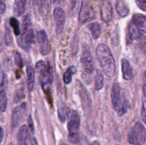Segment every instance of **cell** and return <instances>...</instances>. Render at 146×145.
Instances as JSON below:
<instances>
[{
    "mask_svg": "<svg viewBox=\"0 0 146 145\" xmlns=\"http://www.w3.org/2000/svg\"><path fill=\"white\" fill-rule=\"evenodd\" d=\"M100 11H101V19L105 23L111 22V20L113 19V7L111 2L108 1H104L101 6Z\"/></svg>",
    "mask_w": 146,
    "mask_h": 145,
    "instance_id": "cell-13",
    "label": "cell"
},
{
    "mask_svg": "<svg viewBox=\"0 0 146 145\" xmlns=\"http://www.w3.org/2000/svg\"><path fill=\"white\" fill-rule=\"evenodd\" d=\"M54 18L55 21V31L57 34L62 33L66 21V14L61 7H56L54 10Z\"/></svg>",
    "mask_w": 146,
    "mask_h": 145,
    "instance_id": "cell-10",
    "label": "cell"
},
{
    "mask_svg": "<svg viewBox=\"0 0 146 145\" xmlns=\"http://www.w3.org/2000/svg\"><path fill=\"white\" fill-rule=\"evenodd\" d=\"M115 10L118 15L122 18H125L129 14L130 9L123 0H118L115 4Z\"/></svg>",
    "mask_w": 146,
    "mask_h": 145,
    "instance_id": "cell-19",
    "label": "cell"
},
{
    "mask_svg": "<svg viewBox=\"0 0 146 145\" xmlns=\"http://www.w3.org/2000/svg\"><path fill=\"white\" fill-rule=\"evenodd\" d=\"M0 70H1V63H0Z\"/></svg>",
    "mask_w": 146,
    "mask_h": 145,
    "instance_id": "cell-44",
    "label": "cell"
},
{
    "mask_svg": "<svg viewBox=\"0 0 146 145\" xmlns=\"http://www.w3.org/2000/svg\"><path fill=\"white\" fill-rule=\"evenodd\" d=\"M14 61H15V64L17 66L20 67V68L23 66L22 58H21V54L19 52H16L14 54Z\"/></svg>",
    "mask_w": 146,
    "mask_h": 145,
    "instance_id": "cell-32",
    "label": "cell"
},
{
    "mask_svg": "<svg viewBox=\"0 0 146 145\" xmlns=\"http://www.w3.org/2000/svg\"><path fill=\"white\" fill-rule=\"evenodd\" d=\"M137 5L142 11H146V0H135Z\"/></svg>",
    "mask_w": 146,
    "mask_h": 145,
    "instance_id": "cell-33",
    "label": "cell"
},
{
    "mask_svg": "<svg viewBox=\"0 0 146 145\" xmlns=\"http://www.w3.org/2000/svg\"><path fill=\"white\" fill-rule=\"evenodd\" d=\"M95 11L90 4L83 1L78 14V21L81 24H85L95 18Z\"/></svg>",
    "mask_w": 146,
    "mask_h": 145,
    "instance_id": "cell-9",
    "label": "cell"
},
{
    "mask_svg": "<svg viewBox=\"0 0 146 145\" xmlns=\"http://www.w3.org/2000/svg\"><path fill=\"white\" fill-rule=\"evenodd\" d=\"M31 18H30L29 15H26L23 18L22 24H21V28H20V31H21L20 34L26 32L27 30L29 29V27L31 26Z\"/></svg>",
    "mask_w": 146,
    "mask_h": 145,
    "instance_id": "cell-26",
    "label": "cell"
},
{
    "mask_svg": "<svg viewBox=\"0 0 146 145\" xmlns=\"http://www.w3.org/2000/svg\"><path fill=\"white\" fill-rule=\"evenodd\" d=\"M88 29L90 30L94 39H98L101 34V25L98 22H94L88 26Z\"/></svg>",
    "mask_w": 146,
    "mask_h": 145,
    "instance_id": "cell-21",
    "label": "cell"
},
{
    "mask_svg": "<svg viewBox=\"0 0 146 145\" xmlns=\"http://www.w3.org/2000/svg\"><path fill=\"white\" fill-rule=\"evenodd\" d=\"M27 0H14L13 4V13L16 16H21L25 12Z\"/></svg>",
    "mask_w": 146,
    "mask_h": 145,
    "instance_id": "cell-18",
    "label": "cell"
},
{
    "mask_svg": "<svg viewBox=\"0 0 146 145\" xmlns=\"http://www.w3.org/2000/svg\"><path fill=\"white\" fill-rule=\"evenodd\" d=\"M145 28H142L139 26L136 25L131 21L128 24V34H127V44H132L134 40L139 39L142 37H145Z\"/></svg>",
    "mask_w": 146,
    "mask_h": 145,
    "instance_id": "cell-7",
    "label": "cell"
},
{
    "mask_svg": "<svg viewBox=\"0 0 146 145\" xmlns=\"http://www.w3.org/2000/svg\"><path fill=\"white\" fill-rule=\"evenodd\" d=\"M27 105L26 102H22L19 105L14 108L11 114V125L14 128L17 127L21 122H22L27 113Z\"/></svg>",
    "mask_w": 146,
    "mask_h": 145,
    "instance_id": "cell-8",
    "label": "cell"
},
{
    "mask_svg": "<svg viewBox=\"0 0 146 145\" xmlns=\"http://www.w3.org/2000/svg\"><path fill=\"white\" fill-rule=\"evenodd\" d=\"M27 88L29 91L31 92L34 89V82H35V71L31 66H28L27 68Z\"/></svg>",
    "mask_w": 146,
    "mask_h": 145,
    "instance_id": "cell-20",
    "label": "cell"
},
{
    "mask_svg": "<svg viewBox=\"0 0 146 145\" xmlns=\"http://www.w3.org/2000/svg\"><path fill=\"white\" fill-rule=\"evenodd\" d=\"M36 68L38 73L40 82L42 85L43 90L49 91V85L52 83L54 79L53 68L49 62L46 63L44 61H39L36 64Z\"/></svg>",
    "mask_w": 146,
    "mask_h": 145,
    "instance_id": "cell-2",
    "label": "cell"
},
{
    "mask_svg": "<svg viewBox=\"0 0 146 145\" xmlns=\"http://www.w3.org/2000/svg\"><path fill=\"white\" fill-rule=\"evenodd\" d=\"M96 53L104 73L108 78H113L115 73V62L109 47L106 44H98Z\"/></svg>",
    "mask_w": 146,
    "mask_h": 145,
    "instance_id": "cell-1",
    "label": "cell"
},
{
    "mask_svg": "<svg viewBox=\"0 0 146 145\" xmlns=\"http://www.w3.org/2000/svg\"><path fill=\"white\" fill-rule=\"evenodd\" d=\"M3 138H4V130H3L2 127L0 126V143L2 142Z\"/></svg>",
    "mask_w": 146,
    "mask_h": 145,
    "instance_id": "cell-39",
    "label": "cell"
},
{
    "mask_svg": "<svg viewBox=\"0 0 146 145\" xmlns=\"http://www.w3.org/2000/svg\"><path fill=\"white\" fill-rule=\"evenodd\" d=\"M129 107H130L129 101H128L127 99H125V101H124L123 104L122 106H121V107L120 108L119 110L117 112L118 116H119V117L123 116V115H125V114L127 112H128Z\"/></svg>",
    "mask_w": 146,
    "mask_h": 145,
    "instance_id": "cell-30",
    "label": "cell"
},
{
    "mask_svg": "<svg viewBox=\"0 0 146 145\" xmlns=\"http://www.w3.org/2000/svg\"><path fill=\"white\" fill-rule=\"evenodd\" d=\"M77 87H78V94L81 99L83 109L85 111H88L91 107V100H90L89 95H88L86 88L81 85L79 81H77Z\"/></svg>",
    "mask_w": 146,
    "mask_h": 145,
    "instance_id": "cell-14",
    "label": "cell"
},
{
    "mask_svg": "<svg viewBox=\"0 0 146 145\" xmlns=\"http://www.w3.org/2000/svg\"><path fill=\"white\" fill-rule=\"evenodd\" d=\"M111 98L113 107L116 112H118L125 100L123 95L122 88L118 83L115 82L113 85L112 89H111Z\"/></svg>",
    "mask_w": 146,
    "mask_h": 145,
    "instance_id": "cell-6",
    "label": "cell"
},
{
    "mask_svg": "<svg viewBox=\"0 0 146 145\" xmlns=\"http://www.w3.org/2000/svg\"><path fill=\"white\" fill-rule=\"evenodd\" d=\"M31 145H38L36 139L34 136H32V137L31 138Z\"/></svg>",
    "mask_w": 146,
    "mask_h": 145,
    "instance_id": "cell-38",
    "label": "cell"
},
{
    "mask_svg": "<svg viewBox=\"0 0 146 145\" xmlns=\"http://www.w3.org/2000/svg\"><path fill=\"white\" fill-rule=\"evenodd\" d=\"M141 116H142V119L144 122H145V118H146V110H145V101L143 102L142 105V109H141Z\"/></svg>",
    "mask_w": 146,
    "mask_h": 145,
    "instance_id": "cell-35",
    "label": "cell"
},
{
    "mask_svg": "<svg viewBox=\"0 0 146 145\" xmlns=\"http://www.w3.org/2000/svg\"><path fill=\"white\" fill-rule=\"evenodd\" d=\"M78 3V0H70V9L71 10L74 11V9L76 8Z\"/></svg>",
    "mask_w": 146,
    "mask_h": 145,
    "instance_id": "cell-37",
    "label": "cell"
},
{
    "mask_svg": "<svg viewBox=\"0 0 146 145\" xmlns=\"http://www.w3.org/2000/svg\"><path fill=\"white\" fill-rule=\"evenodd\" d=\"M81 63L86 73L92 74L94 71V65L93 62V56L89 47L87 45L83 46L82 55L81 57Z\"/></svg>",
    "mask_w": 146,
    "mask_h": 145,
    "instance_id": "cell-5",
    "label": "cell"
},
{
    "mask_svg": "<svg viewBox=\"0 0 146 145\" xmlns=\"http://www.w3.org/2000/svg\"><path fill=\"white\" fill-rule=\"evenodd\" d=\"M4 42L7 46H11L13 44V38L11 35V29L7 25H6L5 28V35H4Z\"/></svg>",
    "mask_w": 146,
    "mask_h": 145,
    "instance_id": "cell-27",
    "label": "cell"
},
{
    "mask_svg": "<svg viewBox=\"0 0 146 145\" xmlns=\"http://www.w3.org/2000/svg\"><path fill=\"white\" fill-rule=\"evenodd\" d=\"M28 124H29V127L30 130H31V132L34 134V132H35V128H34V122H33L32 117H31V115H30L28 117Z\"/></svg>",
    "mask_w": 146,
    "mask_h": 145,
    "instance_id": "cell-34",
    "label": "cell"
},
{
    "mask_svg": "<svg viewBox=\"0 0 146 145\" xmlns=\"http://www.w3.org/2000/svg\"><path fill=\"white\" fill-rule=\"evenodd\" d=\"M58 115L60 121L65 122L66 119V107L62 101H58Z\"/></svg>",
    "mask_w": 146,
    "mask_h": 145,
    "instance_id": "cell-24",
    "label": "cell"
},
{
    "mask_svg": "<svg viewBox=\"0 0 146 145\" xmlns=\"http://www.w3.org/2000/svg\"><path fill=\"white\" fill-rule=\"evenodd\" d=\"M104 78L102 72L99 70H97L96 75L95 77V89L96 90H100L104 87Z\"/></svg>",
    "mask_w": 146,
    "mask_h": 145,
    "instance_id": "cell-25",
    "label": "cell"
},
{
    "mask_svg": "<svg viewBox=\"0 0 146 145\" xmlns=\"http://www.w3.org/2000/svg\"><path fill=\"white\" fill-rule=\"evenodd\" d=\"M77 70L75 66H70L67 68L64 75V81L66 84H70L72 81V76L76 72Z\"/></svg>",
    "mask_w": 146,
    "mask_h": 145,
    "instance_id": "cell-23",
    "label": "cell"
},
{
    "mask_svg": "<svg viewBox=\"0 0 146 145\" xmlns=\"http://www.w3.org/2000/svg\"><path fill=\"white\" fill-rule=\"evenodd\" d=\"M37 39L39 44L40 52L43 55H46L51 51V45L48 41V36L44 30H41L37 34Z\"/></svg>",
    "mask_w": 146,
    "mask_h": 145,
    "instance_id": "cell-12",
    "label": "cell"
},
{
    "mask_svg": "<svg viewBox=\"0 0 146 145\" xmlns=\"http://www.w3.org/2000/svg\"><path fill=\"white\" fill-rule=\"evenodd\" d=\"M7 96L5 91L0 93V111L4 112L7 108Z\"/></svg>",
    "mask_w": 146,
    "mask_h": 145,
    "instance_id": "cell-28",
    "label": "cell"
},
{
    "mask_svg": "<svg viewBox=\"0 0 146 145\" xmlns=\"http://www.w3.org/2000/svg\"><path fill=\"white\" fill-rule=\"evenodd\" d=\"M121 68H122L123 78L125 80H130L133 76V68L130 64L129 61L125 58L121 60Z\"/></svg>",
    "mask_w": 146,
    "mask_h": 145,
    "instance_id": "cell-16",
    "label": "cell"
},
{
    "mask_svg": "<svg viewBox=\"0 0 146 145\" xmlns=\"http://www.w3.org/2000/svg\"><path fill=\"white\" fill-rule=\"evenodd\" d=\"M8 145H14V144H13V143H11H11H9V144Z\"/></svg>",
    "mask_w": 146,
    "mask_h": 145,
    "instance_id": "cell-43",
    "label": "cell"
},
{
    "mask_svg": "<svg viewBox=\"0 0 146 145\" xmlns=\"http://www.w3.org/2000/svg\"><path fill=\"white\" fill-rule=\"evenodd\" d=\"M29 129L27 125H22L17 134V145H28Z\"/></svg>",
    "mask_w": 146,
    "mask_h": 145,
    "instance_id": "cell-17",
    "label": "cell"
},
{
    "mask_svg": "<svg viewBox=\"0 0 146 145\" xmlns=\"http://www.w3.org/2000/svg\"><path fill=\"white\" fill-rule=\"evenodd\" d=\"M89 145H100L99 142H97V141H94V142H93L92 143L90 144Z\"/></svg>",
    "mask_w": 146,
    "mask_h": 145,
    "instance_id": "cell-40",
    "label": "cell"
},
{
    "mask_svg": "<svg viewBox=\"0 0 146 145\" xmlns=\"http://www.w3.org/2000/svg\"><path fill=\"white\" fill-rule=\"evenodd\" d=\"M6 9H7V7H6L4 0H0V14H4L6 11Z\"/></svg>",
    "mask_w": 146,
    "mask_h": 145,
    "instance_id": "cell-36",
    "label": "cell"
},
{
    "mask_svg": "<svg viewBox=\"0 0 146 145\" xmlns=\"http://www.w3.org/2000/svg\"><path fill=\"white\" fill-rule=\"evenodd\" d=\"M7 84H8V80H7V75L2 73L1 80H0V93L5 91L7 87Z\"/></svg>",
    "mask_w": 146,
    "mask_h": 145,
    "instance_id": "cell-31",
    "label": "cell"
},
{
    "mask_svg": "<svg viewBox=\"0 0 146 145\" xmlns=\"http://www.w3.org/2000/svg\"><path fill=\"white\" fill-rule=\"evenodd\" d=\"M60 145H68V144H66V143H62V144H61Z\"/></svg>",
    "mask_w": 146,
    "mask_h": 145,
    "instance_id": "cell-42",
    "label": "cell"
},
{
    "mask_svg": "<svg viewBox=\"0 0 146 145\" xmlns=\"http://www.w3.org/2000/svg\"><path fill=\"white\" fill-rule=\"evenodd\" d=\"M131 21L134 23L136 25L142 27V28H145V22H146V18L145 16L141 14H133L132 17Z\"/></svg>",
    "mask_w": 146,
    "mask_h": 145,
    "instance_id": "cell-22",
    "label": "cell"
},
{
    "mask_svg": "<svg viewBox=\"0 0 146 145\" xmlns=\"http://www.w3.org/2000/svg\"><path fill=\"white\" fill-rule=\"evenodd\" d=\"M3 42L2 41H0V52H1V51H2V50H3Z\"/></svg>",
    "mask_w": 146,
    "mask_h": 145,
    "instance_id": "cell-41",
    "label": "cell"
},
{
    "mask_svg": "<svg viewBox=\"0 0 146 145\" xmlns=\"http://www.w3.org/2000/svg\"><path fill=\"white\" fill-rule=\"evenodd\" d=\"M146 130L143 124L137 122L128 135V141L131 145H143L145 142Z\"/></svg>",
    "mask_w": 146,
    "mask_h": 145,
    "instance_id": "cell-4",
    "label": "cell"
},
{
    "mask_svg": "<svg viewBox=\"0 0 146 145\" xmlns=\"http://www.w3.org/2000/svg\"><path fill=\"white\" fill-rule=\"evenodd\" d=\"M68 139L72 144H76L78 142V132H79L81 119L78 112L75 109H69L68 112Z\"/></svg>",
    "mask_w": 146,
    "mask_h": 145,
    "instance_id": "cell-3",
    "label": "cell"
},
{
    "mask_svg": "<svg viewBox=\"0 0 146 145\" xmlns=\"http://www.w3.org/2000/svg\"><path fill=\"white\" fill-rule=\"evenodd\" d=\"M20 35L21 36L18 38L19 45L25 51H28L31 44L34 43V31L31 28H29L26 32L21 34Z\"/></svg>",
    "mask_w": 146,
    "mask_h": 145,
    "instance_id": "cell-11",
    "label": "cell"
},
{
    "mask_svg": "<svg viewBox=\"0 0 146 145\" xmlns=\"http://www.w3.org/2000/svg\"><path fill=\"white\" fill-rule=\"evenodd\" d=\"M35 4L40 15L46 18L51 8V0H35Z\"/></svg>",
    "mask_w": 146,
    "mask_h": 145,
    "instance_id": "cell-15",
    "label": "cell"
},
{
    "mask_svg": "<svg viewBox=\"0 0 146 145\" xmlns=\"http://www.w3.org/2000/svg\"><path fill=\"white\" fill-rule=\"evenodd\" d=\"M9 24L10 25H11V26L13 28V31H14V34H15L16 36L20 35V33H21L19 27L20 24L18 20H17V18H14V17H12V18H10Z\"/></svg>",
    "mask_w": 146,
    "mask_h": 145,
    "instance_id": "cell-29",
    "label": "cell"
}]
</instances>
